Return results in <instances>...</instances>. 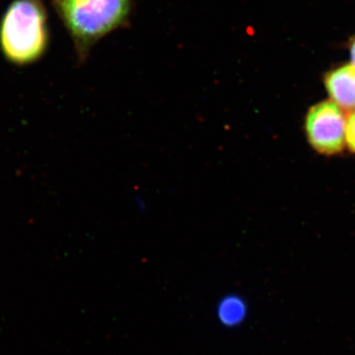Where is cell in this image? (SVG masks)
<instances>
[{
    "label": "cell",
    "mask_w": 355,
    "mask_h": 355,
    "mask_svg": "<svg viewBox=\"0 0 355 355\" xmlns=\"http://www.w3.org/2000/svg\"><path fill=\"white\" fill-rule=\"evenodd\" d=\"M350 58H352V64L355 67V38L350 43Z\"/></svg>",
    "instance_id": "52a82bcc"
},
{
    "label": "cell",
    "mask_w": 355,
    "mask_h": 355,
    "mask_svg": "<svg viewBox=\"0 0 355 355\" xmlns=\"http://www.w3.org/2000/svg\"><path fill=\"white\" fill-rule=\"evenodd\" d=\"M324 86L331 101L345 111H355V67L345 64L324 76Z\"/></svg>",
    "instance_id": "277c9868"
},
{
    "label": "cell",
    "mask_w": 355,
    "mask_h": 355,
    "mask_svg": "<svg viewBox=\"0 0 355 355\" xmlns=\"http://www.w3.org/2000/svg\"><path fill=\"white\" fill-rule=\"evenodd\" d=\"M345 144L352 153H355V111L347 119L345 127Z\"/></svg>",
    "instance_id": "8992f818"
},
{
    "label": "cell",
    "mask_w": 355,
    "mask_h": 355,
    "mask_svg": "<svg viewBox=\"0 0 355 355\" xmlns=\"http://www.w3.org/2000/svg\"><path fill=\"white\" fill-rule=\"evenodd\" d=\"M343 110L331 101L318 103L311 107L305 119L308 142L318 153L336 155L345 144V119Z\"/></svg>",
    "instance_id": "3957f363"
},
{
    "label": "cell",
    "mask_w": 355,
    "mask_h": 355,
    "mask_svg": "<svg viewBox=\"0 0 355 355\" xmlns=\"http://www.w3.org/2000/svg\"><path fill=\"white\" fill-rule=\"evenodd\" d=\"M50 42L43 0H13L0 20V53L6 62L19 67L37 64Z\"/></svg>",
    "instance_id": "7a4b0ae2"
},
{
    "label": "cell",
    "mask_w": 355,
    "mask_h": 355,
    "mask_svg": "<svg viewBox=\"0 0 355 355\" xmlns=\"http://www.w3.org/2000/svg\"><path fill=\"white\" fill-rule=\"evenodd\" d=\"M246 301L235 293H228L217 303L216 315L220 324L225 327L238 326L247 316Z\"/></svg>",
    "instance_id": "5b68a950"
},
{
    "label": "cell",
    "mask_w": 355,
    "mask_h": 355,
    "mask_svg": "<svg viewBox=\"0 0 355 355\" xmlns=\"http://www.w3.org/2000/svg\"><path fill=\"white\" fill-rule=\"evenodd\" d=\"M69 33L77 62L84 64L93 48L130 23L133 0H51Z\"/></svg>",
    "instance_id": "6da1fadb"
}]
</instances>
